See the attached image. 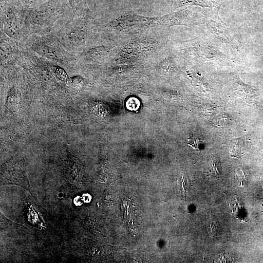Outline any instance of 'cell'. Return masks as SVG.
<instances>
[{
	"instance_id": "1",
	"label": "cell",
	"mask_w": 263,
	"mask_h": 263,
	"mask_svg": "<svg viewBox=\"0 0 263 263\" xmlns=\"http://www.w3.org/2000/svg\"><path fill=\"white\" fill-rule=\"evenodd\" d=\"M62 11L56 0H49L36 8L28 15V21L37 30H49L60 18Z\"/></svg>"
},
{
	"instance_id": "2",
	"label": "cell",
	"mask_w": 263,
	"mask_h": 263,
	"mask_svg": "<svg viewBox=\"0 0 263 263\" xmlns=\"http://www.w3.org/2000/svg\"><path fill=\"white\" fill-rule=\"evenodd\" d=\"M2 27L10 38L18 39L21 35L22 22L18 12L10 4L1 1Z\"/></svg>"
},
{
	"instance_id": "3",
	"label": "cell",
	"mask_w": 263,
	"mask_h": 263,
	"mask_svg": "<svg viewBox=\"0 0 263 263\" xmlns=\"http://www.w3.org/2000/svg\"><path fill=\"white\" fill-rule=\"evenodd\" d=\"M60 37L66 45L76 49L85 43L88 36L83 27L76 23H72L64 27L60 33Z\"/></svg>"
},
{
	"instance_id": "4",
	"label": "cell",
	"mask_w": 263,
	"mask_h": 263,
	"mask_svg": "<svg viewBox=\"0 0 263 263\" xmlns=\"http://www.w3.org/2000/svg\"><path fill=\"white\" fill-rule=\"evenodd\" d=\"M33 50L40 56L56 61H64L65 56L57 48L44 42H38L32 44Z\"/></svg>"
},
{
	"instance_id": "5",
	"label": "cell",
	"mask_w": 263,
	"mask_h": 263,
	"mask_svg": "<svg viewBox=\"0 0 263 263\" xmlns=\"http://www.w3.org/2000/svg\"><path fill=\"white\" fill-rule=\"evenodd\" d=\"M183 13H174L162 17L160 21L169 25L183 24L189 25L195 24L197 22L190 18H185Z\"/></svg>"
},
{
	"instance_id": "6",
	"label": "cell",
	"mask_w": 263,
	"mask_h": 263,
	"mask_svg": "<svg viewBox=\"0 0 263 263\" xmlns=\"http://www.w3.org/2000/svg\"><path fill=\"white\" fill-rule=\"evenodd\" d=\"M0 61L2 64H7L12 61L13 50L7 41L1 40L0 44Z\"/></svg>"
},
{
	"instance_id": "7",
	"label": "cell",
	"mask_w": 263,
	"mask_h": 263,
	"mask_svg": "<svg viewBox=\"0 0 263 263\" xmlns=\"http://www.w3.org/2000/svg\"><path fill=\"white\" fill-rule=\"evenodd\" d=\"M74 14L77 16H84L88 11L86 0H68Z\"/></svg>"
},
{
	"instance_id": "8",
	"label": "cell",
	"mask_w": 263,
	"mask_h": 263,
	"mask_svg": "<svg viewBox=\"0 0 263 263\" xmlns=\"http://www.w3.org/2000/svg\"><path fill=\"white\" fill-rule=\"evenodd\" d=\"M19 100V94L18 91L14 88H12L8 93L7 102V110L11 111H14L17 106Z\"/></svg>"
},
{
	"instance_id": "9",
	"label": "cell",
	"mask_w": 263,
	"mask_h": 263,
	"mask_svg": "<svg viewBox=\"0 0 263 263\" xmlns=\"http://www.w3.org/2000/svg\"><path fill=\"white\" fill-rule=\"evenodd\" d=\"M107 51L104 46H97L90 49L86 53L89 57L96 58L104 56Z\"/></svg>"
},
{
	"instance_id": "10",
	"label": "cell",
	"mask_w": 263,
	"mask_h": 263,
	"mask_svg": "<svg viewBox=\"0 0 263 263\" xmlns=\"http://www.w3.org/2000/svg\"><path fill=\"white\" fill-rule=\"evenodd\" d=\"M28 221L34 225H37L38 226L41 227L42 223L38 218V215L32 206L29 207L28 211Z\"/></svg>"
},
{
	"instance_id": "11",
	"label": "cell",
	"mask_w": 263,
	"mask_h": 263,
	"mask_svg": "<svg viewBox=\"0 0 263 263\" xmlns=\"http://www.w3.org/2000/svg\"><path fill=\"white\" fill-rule=\"evenodd\" d=\"M21 2L29 8H37L49 0H20Z\"/></svg>"
},
{
	"instance_id": "12",
	"label": "cell",
	"mask_w": 263,
	"mask_h": 263,
	"mask_svg": "<svg viewBox=\"0 0 263 263\" xmlns=\"http://www.w3.org/2000/svg\"><path fill=\"white\" fill-rule=\"evenodd\" d=\"M67 81L70 85L76 88L81 87L84 84V80L81 77L77 76L71 77Z\"/></svg>"
},
{
	"instance_id": "13",
	"label": "cell",
	"mask_w": 263,
	"mask_h": 263,
	"mask_svg": "<svg viewBox=\"0 0 263 263\" xmlns=\"http://www.w3.org/2000/svg\"><path fill=\"white\" fill-rule=\"evenodd\" d=\"M54 73L56 76L59 80L63 82L68 81V75L65 71L61 68L56 67Z\"/></svg>"
},
{
	"instance_id": "14",
	"label": "cell",
	"mask_w": 263,
	"mask_h": 263,
	"mask_svg": "<svg viewBox=\"0 0 263 263\" xmlns=\"http://www.w3.org/2000/svg\"><path fill=\"white\" fill-rule=\"evenodd\" d=\"M139 106V102L136 98H131L127 102V107L131 110H136Z\"/></svg>"
},
{
	"instance_id": "15",
	"label": "cell",
	"mask_w": 263,
	"mask_h": 263,
	"mask_svg": "<svg viewBox=\"0 0 263 263\" xmlns=\"http://www.w3.org/2000/svg\"><path fill=\"white\" fill-rule=\"evenodd\" d=\"M83 195V197L84 201L86 203L90 202L91 200V196L89 194H85Z\"/></svg>"
},
{
	"instance_id": "16",
	"label": "cell",
	"mask_w": 263,
	"mask_h": 263,
	"mask_svg": "<svg viewBox=\"0 0 263 263\" xmlns=\"http://www.w3.org/2000/svg\"><path fill=\"white\" fill-rule=\"evenodd\" d=\"M6 0H7V1H10V0H1V1H6Z\"/></svg>"
}]
</instances>
